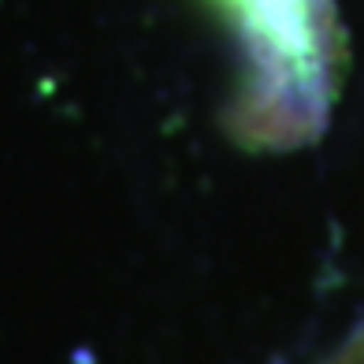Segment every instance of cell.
I'll list each match as a JSON object with an SVG mask.
<instances>
[{"label": "cell", "mask_w": 364, "mask_h": 364, "mask_svg": "<svg viewBox=\"0 0 364 364\" xmlns=\"http://www.w3.org/2000/svg\"><path fill=\"white\" fill-rule=\"evenodd\" d=\"M235 30L245 78L235 134L253 149H290L320 134L338 71L331 0H208Z\"/></svg>", "instance_id": "1"}]
</instances>
